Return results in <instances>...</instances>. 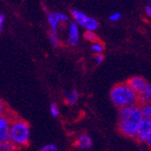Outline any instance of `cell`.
<instances>
[{"instance_id": "1", "label": "cell", "mask_w": 151, "mask_h": 151, "mask_svg": "<svg viewBox=\"0 0 151 151\" xmlns=\"http://www.w3.org/2000/svg\"><path fill=\"white\" fill-rule=\"evenodd\" d=\"M143 120L138 105L120 109L119 118H118V130L122 135L134 138L136 131Z\"/></svg>"}, {"instance_id": "2", "label": "cell", "mask_w": 151, "mask_h": 151, "mask_svg": "<svg viewBox=\"0 0 151 151\" xmlns=\"http://www.w3.org/2000/svg\"><path fill=\"white\" fill-rule=\"evenodd\" d=\"M109 98L115 107L122 109L138 105V96L131 89L126 83H118L112 87Z\"/></svg>"}, {"instance_id": "3", "label": "cell", "mask_w": 151, "mask_h": 151, "mask_svg": "<svg viewBox=\"0 0 151 151\" xmlns=\"http://www.w3.org/2000/svg\"><path fill=\"white\" fill-rule=\"evenodd\" d=\"M30 135L31 129L29 123L21 118L13 117L9 127V141L19 149L28 146Z\"/></svg>"}, {"instance_id": "4", "label": "cell", "mask_w": 151, "mask_h": 151, "mask_svg": "<svg viewBox=\"0 0 151 151\" xmlns=\"http://www.w3.org/2000/svg\"><path fill=\"white\" fill-rule=\"evenodd\" d=\"M45 14H47L50 32H53V34L60 35V31L64 29L67 23L70 21V16L62 11L45 10Z\"/></svg>"}, {"instance_id": "5", "label": "cell", "mask_w": 151, "mask_h": 151, "mask_svg": "<svg viewBox=\"0 0 151 151\" xmlns=\"http://www.w3.org/2000/svg\"><path fill=\"white\" fill-rule=\"evenodd\" d=\"M66 30V36H67V44L71 47H78L81 39V32H80V27L73 21H70L67 25L65 26Z\"/></svg>"}, {"instance_id": "6", "label": "cell", "mask_w": 151, "mask_h": 151, "mask_svg": "<svg viewBox=\"0 0 151 151\" xmlns=\"http://www.w3.org/2000/svg\"><path fill=\"white\" fill-rule=\"evenodd\" d=\"M15 115L8 113L0 117V142H5L9 140V127L12 118Z\"/></svg>"}, {"instance_id": "7", "label": "cell", "mask_w": 151, "mask_h": 151, "mask_svg": "<svg viewBox=\"0 0 151 151\" xmlns=\"http://www.w3.org/2000/svg\"><path fill=\"white\" fill-rule=\"evenodd\" d=\"M150 133H151V121L143 120V122H141L138 129L136 131L134 138L140 143H145Z\"/></svg>"}, {"instance_id": "8", "label": "cell", "mask_w": 151, "mask_h": 151, "mask_svg": "<svg viewBox=\"0 0 151 151\" xmlns=\"http://www.w3.org/2000/svg\"><path fill=\"white\" fill-rule=\"evenodd\" d=\"M126 83L128 84V86L138 96L147 86V82L146 81L145 78H143L141 76H134L132 78H130L126 82Z\"/></svg>"}, {"instance_id": "9", "label": "cell", "mask_w": 151, "mask_h": 151, "mask_svg": "<svg viewBox=\"0 0 151 151\" xmlns=\"http://www.w3.org/2000/svg\"><path fill=\"white\" fill-rule=\"evenodd\" d=\"M70 15L71 17V21L74 22L79 27L83 28L85 23L87 22L89 16L85 14L84 12L79 10L77 9H71L70 10Z\"/></svg>"}, {"instance_id": "10", "label": "cell", "mask_w": 151, "mask_h": 151, "mask_svg": "<svg viewBox=\"0 0 151 151\" xmlns=\"http://www.w3.org/2000/svg\"><path fill=\"white\" fill-rule=\"evenodd\" d=\"M74 146L80 149H89L93 146V141L87 134H82L77 137Z\"/></svg>"}, {"instance_id": "11", "label": "cell", "mask_w": 151, "mask_h": 151, "mask_svg": "<svg viewBox=\"0 0 151 151\" xmlns=\"http://www.w3.org/2000/svg\"><path fill=\"white\" fill-rule=\"evenodd\" d=\"M150 100H151V83H147L145 89L138 95V102H139L138 104L149 103Z\"/></svg>"}, {"instance_id": "12", "label": "cell", "mask_w": 151, "mask_h": 151, "mask_svg": "<svg viewBox=\"0 0 151 151\" xmlns=\"http://www.w3.org/2000/svg\"><path fill=\"white\" fill-rule=\"evenodd\" d=\"M78 98H79V92L76 89H73L69 91L68 93H66L65 102H66V104L70 105V106H73V105L76 104Z\"/></svg>"}, {"instance_id": "13", "label": "cell", "mask_w": 151, "mask_h": 151, "mask_svg": "<svg viewBox=\"0 0 151 151\" xmlns=\"http://www.w3.org/2000/svg\"><path fill=\"white\" fill-rule=\"evenodd\" d=\"M141 114L144 120L151 121V105L150 103H141L138 104Z\"/></svg>"}, {"instance_id": "14", "label": "cell", "mask_w": 151, "mask_h": 151, "mask_svg": "<svg viewBox=\"0 0 151 151\" xmlns=\"http://www.w3.org/2000/svg\"><path fill=\"white\" fill-rule=\"evenodd\" d=\"M48 41L50 43V45H52L53 47L55 48H60L62 47V40L60 36V35H57V34H53V32H48Z\"/></svg>"}, {"instance_id": "15", "label": "cell", "mask_w": 151, "mask_h": 151, "mask_svg": "<svg viewBox=\"0 0 151 151\" xmlns=\"http://www.w3.org/2000/svg\"><path fill=\"white\" fill-rule=\"evenodd\" d=\"M85 31H89V32H96L98 28H99V22L94 17H90L88 18L87 22L85 23L84 27Z\"/></svg>"}, {"instance_id": "16", "label": "cell", "mask_w": 151, "mask_h": 151, "mask_svg": "<svg viewBox=\"0 0 151 151\" xmlns=\"http://www.w3.org/2000/svg\"><path fill=\"white\" fill-rule=\"evenodd\" d=\"M18 147L9 140L0 142V151H17Z\"/></svg>"}, {"instance_id": "17", "label": "cell", "mask_w": 151, "mask_h": 151, "mask_svg": "<svg viewBox=\"0 0 151 151\" xmlns=\"http://www.w3.org/2000/svg\"><path fill=\"white\" fill-rule=\"evenodd\" d=\"M83 38L86 40L87 42H90L91 44L92 43H95V42H97L99 41V39H98L96 32H89V31H85L83 32Z\"/></svg>"}, {"instance_id": "18", "label": "cell", "mask_w": 151, "mask_h": 151, "mask_svg": "<svg viewBox=\"0 0 151 151\" xmlns=\"http://www.w3.org/2000/svg\"><path fill=\"white\" fill-rule=\"evenodd\" d=\"M104 49H105L104 44L102 42H100V40L97 42H95V43H92V45H91V50L93 51L95 54L103 53Z\"/></svg>"}, {"instance_id": "19", "label": "cell", "mask_w": 151, "mask_h": 151, "mask_svg": "<svg viewBox=\"0 0 151 151\" xmlns=\"http://www.w3.org/2000/svg\"><path fill=\"white\" fill-rule=\"evenodd\" d=\"M38 151H58V147L54 144H47L39 148Z\"/></svg>"}, {"instance_id": "20", "label": "cell", "mask_w": 151, "mask_h": 151, "mask_svg": "<svg viewBox=\"0 0 151 151\" xmlns=\"http://www.w3.org/2000/svg\"><path fill=\"white\" fill-rule=\"evenodd\" d=\"M8 113H9L8 106H6V104L2 99H0V117L4 116Z\"/></svg>"}, {"instance_id": "21", "label": "cell", "mask_w": 151, "mask_h": 151, "mask_svg": "<svg viewBox=\"0 0 151 151\" xmlns=\"http://www.w3.org/2000/svg\"><path fill=\"white\" fill-rule=\"evenodd\" d=\"M50 113L54 118H57L60 115V109H58V107L57 106V104L52 103L50 105Z\"/></svg>"}, {"instance_id": "22", "label": "cell", "mask_w": 151, "mask_h": 151, "mask_svg": "<svg viewBox=\"0 0 151 151\" xmlns=\"http://www.w3.org/2000/svg\"><path fill=\"white\" fill-rule=\"evenodd\" d=\"M121 18H122V14L120 12H113L109 15V21L111 22H119Z\"/></svg>"}, {"instance_id": "23", "label": "cell", "mask_w": 151, "mask_h": 151, "mask_svg": "<svg viewBox=\"0 0 151 151\" xmlns=\"http://www.w3.org/2000/svg\"><path fill=\"white\" fill-rule=\"evenodd\" d=\"M5 24H6V16L3 13H0V35H1L4 31Z\"/></svg>"}, {"instance_id": "24", "label": "cell", "mask_w": 151, "mask_h": 151, "mask_svg": "<svg viewBox=\"0 0 151 151\" xmlns=\"http://www.w3.org/2000/svg\"><path fill=\"white\" fill-rule=\"evenodd\" d=\"M104 58H105V57H104L103 53L95 54V56H94V60L96 64H101L104 61Z\"/></svg>"}, {"instance_id": "25", "label": "cell", "mask_w": 151, "mask_h": 151, "mask_svg": "<svg viewBox=\"0 0 151 151\" xmlns=\"http://www.w3.org/2000/svg\"><path fill=\"white\" fill-rule=\"evenodd\" d=\"M145 12H146V15L151 19V6L149 5H147L146 6V9H145Z\"/></svg>"}, {"instance_id": "26", "label": "cell", "mask_w": 151, "mask_h": 151, "mask_svg": "<svg viewBox=\"0 0 151 151\" xmlns=\"http://www.w3.org/2000/svg\"><path fill=\"white\" fill-rule=\"evenodd\" d=\"M146 144H147V146L151 149V133L149 134V135L147 136V140H146V142H145Z\"/></svg>"}, {"instance_id": "27", "label": "cell", "mask_w": 151, "mask_h": 151, "mask_svg": "<svg viewBox=\"0 0 151 151\" xmlns=\"http://www.w3.org/2000/svg\"><path fill=\"white\" fill-rule=\"evenodd\" d=\"M148 5L151 6V0H148Z\"/></svg>"}, {"instance_id": "28", "label": "cell", "mask_w": 151, "mask_h": 151, "mask_svg": "<svg viewBox=\"0 0 151 151\" xmlns=\"http://www.w3.org/2000/svg\"><path fill=\"white\" fill-rule=\"evenodd\" d=\"M141 151H147V150H146V149H141Z\"/></svg>"}, {"instance_id": "29", "label": "cell", "mask_w": 151, "mask_h": 151, "mask_svg": "<svg viewBox=\"0 0 151 151\" xmlns=\"http://www.w3.org/2000/svg\"><path fill=\"white\" fill-rule=\"evenodd\" d=\"M149 103H150V105H151V100H150V102H149Z\"/></svg>"}]
</instances>
